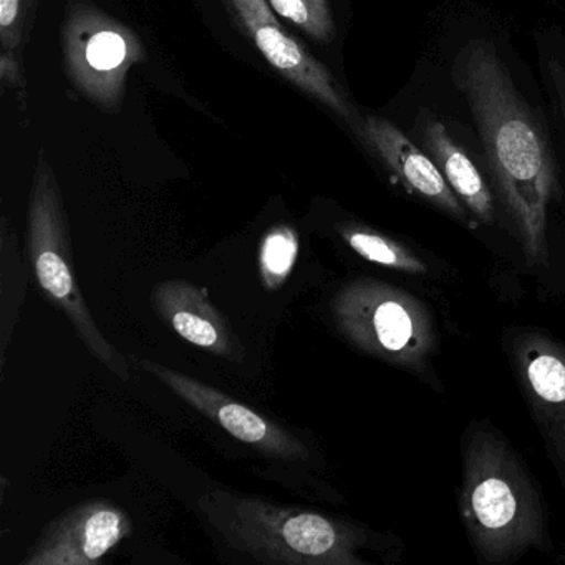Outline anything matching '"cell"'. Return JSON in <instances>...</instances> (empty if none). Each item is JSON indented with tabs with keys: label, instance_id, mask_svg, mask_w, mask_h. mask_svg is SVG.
<instances>
[{
	"label": "cell",
	"instance_id": "13",
	"mask_svg": "<svg viewBox=\"0 0 565 565\" xmlns=\"http://www.w3.org/2000/svg\"><path fill=\"white\" fill-rule=\"evenodd\" d=\"M151 302L163 322L191 345L221 359L243 360V345L206 290L186 280H163L154 286Z\"/></svg>",
	"mask_w": 565,
	"mask_h": 565
},
{
	"label": "cell",
	"instance_id": "6",
	"mask_svg": "<svg viewBox=\"0 0 565 565\" xmlns=\"http://www.w3.org/2000/svg\"><path fill=\"white\" fill-rule=\"evenodd\" d=\"M64 71L75 90L107 114L124 107L127 81L147 49L135 31L90 0H71L61 31Z\"/></svg>",
	"mask_w": 565,
	"mask_h": 565
},
{
	"label": "cell",
	"instance_id": "15",
	"mask_svg": "<svg viewBox=\"0 0 565 565\" xmlns=\"http://www.w3.org/2000/svg\"><path fill=\"white\" fill-rule=\"evenodd\" d=\"M339 234L353 253L359 254L369 263L409 274V276H426L428 274V266L405 244L398 243L393 237L385 236L372 227L347 223L339 227Z\"/></svg>",
	"mask_w": 565,
	"mask_h": 565
},
{
	"label": "cell",
	"instance_id": "19",
	"mask_svg": "<svg viewBox=\"0 0 565 565\" xmlns=\"http://www.w3.org/2000/svg\"><path fill=\"white\" fill-rule=\"evenodd\" d=\"M0 78H2L4 85H9L11 88L24 87L21 61L12 57V55L2 54V57H0Z\"/></svg>",
	"mask_w": 565,
	"mask_h": 565
},
{
	"label": "cell",
	"instance_id": "5",
	"mask_svg": "<svg viewBox=\"0 0 565 565\" xmlns=\"http://www.w3.org/2000/svg\"><path fill=\"white\" fill-rule=\"evenodd\" d=\"M332 317L355 349L415 375H428L438 349L428 307L406 290L383 280L360 277L333 296Z\"/></svg>",
	"mask_w": 565,
	"mask_h": 565
},
{
	"label": "cell",
	"instance_id": "4",
	"mask_svg": "<svg viewBox=\"0 0 565 565\" xmlns=\"http://www.w3.org/2000/svg\"><path fill=\"white\" fill-rule=\"evenodd\" d=\"M28 253L42 292L71 320L88 352L118 379L130 380L127 360L98 329L75 279L67 211L57 174L44 153L39 154L29 198Z\"/></svg>",
	"mask_w": 565,
	"mask_h": 565
},
{
	"label": "cell",
	"instance_id": "9",
	"mask_svg": "<svg viewBox=\"0 0 565 565\" xmlns=\"http://www.w3.org/2000/svg\"><path fill=\"white\" fill-rule=\"evenodd\" d=\"M508 345L522 396L565 491V343L525 330Z\"/></svg>",
	"mask_w": 565,
	"mask_h": 565
},
{
	"label": "cell",
	"instance_id": "14",
	"mask_svg": "<svg viewBox=\"0 0 565 565\" xmlns=\"http://www.w3.org/2000/svg\"><path fill=\"white\" fill-rule=\"evenodd\" d=\"M539 81L544 90L558 151L565 154V32L558 25L534 29Z\"/></svg>",
	"mask_w": 565,
	"mask_h": 565
},
{
	"label": "cell",
	"instance_id": "16",
	"mask_svg": "<svg viewBox=\"0 0 565 565\" xmlns=\"http://www.w3.org/2000/svg\"><path fill=\"white\" fill-rule=\"evenodd\" d=\"M299 236L292 227L280 226L267 231L259 249V270L264 286L279 289L296 266Z\"/></svg>",
	"mask_w": 565,
	"mask_h": 565
},
{
	"label": "cell",
	"instance_id": "2",
	"mask_svg": "<svg viewBox=\"0 0 565 565\" xmlns=\"http://www.w3.org/2000/svg\"><path fill=\"white\" fill-rule=\"evenodd\" d=\"M458 508L481 564H511L529 551L554 552L541 488L489 422H472L462 436Z\"/></svg>",
	"mask_w": 565,
	"mask_h": 565
},
{
	"label": "cell",
	"instance_id": "7",
	"mask_svg": "<svg viewBox=\"0 0 565 565\" xmlns=\"http://www.w3.org/2000/svg\"><path fill=\"white\" fill-rule=\"evenodd\" d=\"M237 31L259 51L267 64L290 85L335 115L350 130L362 121L349 92L303 45L290 38L266 0H223Z\"/></svg>",
	"mask_w": 565,
	"mask_h": 565
},
{
	"label": "cell",
	"instance_id": "3",
	"mask_svg": "<svg viewBox=\"0 0 565 565\" xmlns=\"http://www.w3.org/2000/svg\"><path fill=\"white\" fill-rule=\"evenodd\" d=\"M198 505L227 547L263 564L370 565L365 548L403 554L396 535L256 495L214 489Z\"/></svg>",
	"mask_w": 565,
	"mask_h": 565
},
{
	"label": "cell",
	"instance_id": "10",
	"mask_svg": "<svg viewBox=\"0 0 565 565\" xmlns=\"http://www.w3.org/2000/svg\"><path fill=\"white\" fill-rule=\"evenodd\" d=\"M138 366L160 380L171 392L220 425L224 431L263 455L282 461L309 459V449L296 435L226 393L153 360H138Z\"/></svg>",
	"mask_w": 565,
	"mask_h": 565
},
{
	"label": "cell",
	"instance_id": "17",
	"mask_svg": "<svg viewBox=\"0 0 565 565\" xmlns=\"http://www.w3.org/2000/svg\"><path fill=\"white\" fill-rule=\"evenodd\" d=\"M276 15L319 44H332L337 24L329 0H267Z\"/></svg>",
	"mask_w": 565,
	"mask_h": 565
},
{
	"label": "cell",
	"instance_id": "1",
	"mask_svg": "<svg viewBox=\"0 0 565 565\" xmlns=\"http://www.w3.org/2000/svg\"><path fill=\"white\" fill-rule=\"evenodd\" d=\"M448 41L446 81L481 145L499 207L529 266H547L548 213L561 196V151L547 105L498 29L466 24Z\"/></svg>",
	"mask_w": 565,
	"mask_h": 565
},
{
	"label": "cell",
	"instance_id": "18",
	"mask_svg": "<svg viewBox=\"0 0 565 565\" xmlns=\"http://www.w3.org/2000/svg\"><path fill=\"white\" fill-rule=\"evenodd\" d=\"M39 0H0V47L2 54L21 61L31 39Z\"/></svg>",
	"mask_w": 565,
	"mask_h": 565
},
{
	"label": "cell",
	"instance_id": "8",
	"mask_svg": "<svg viewBox=\"0 0 565 565\" xmlns=\"http://www.w3.org/2000/svg\"><path fill=\"white\" fill-rule=\"evenodd\" d=\"M405 131L431 157L469 216L488 226L494 224L498 198L472 127L446 111L419 104Z\"/></svg>",
	"mask_w": 565,
	"mask_h": 565
},
{
	"label": "cell",
	"instance_id": "11",
	"mask_svg": "<svg viewBox=\"0 0 565 565\" xmlns=\"http://www.w3.org/2000/svg\"><path fill=\"white\" fill-rule=\"evenodd\" d=\"M134 522L115 502L88 501L45 527L22 565H97L128 537Z\"/></svg>",
	"mask_w": 565,
	"mask_h": 565
},
{
	"label": "cell",
	"instance_id": "12",
	"mask_svg": "<svg viewBox=\"0 0 565 565\" xmlns=\"http://www.w3.org/2000/svg\"><path fill=\"white\" fill-rule=\"evenodd\" d=\"M352 134L409 193L458 223L475 226L435 161L403 128L382 115L366 114Z\"/></svg>",
	"mask_w": 565,
	"mask_h": 565
}]
</instances>
